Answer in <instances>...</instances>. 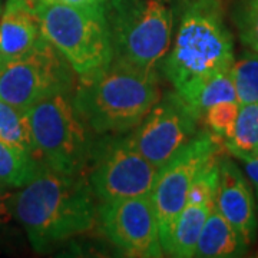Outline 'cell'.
Returning <instances> with one entry per match:
<instances>
[{
	"label": "cell",
	"mask_w": 258,
	"mask_h": 258,
	"mask_svg": "<svg viewBox=\"0 0 258 258\" xmlns=\"http://www.w3.org/2000/svg\"><path fill=\"white\" fill-rule=\"evenodd\" d=\"M0 141L23 149L35 157L28 112L0 99ZM36 158V157H35Z\"/></svg>",
	"instance_id": "obj_19"
},
{
	"label": "cell",
	"mask_w": 258,
	"mask_h": 258,
	"mask_svg": "<svg viewBox=\"0 0 258 258\" xmlns=\"http://www.w3.org/2000/svg\"><path fill=\"white\" fill-rule=\"evenodd\" d=\"M13 218V192L0 186V231L5 230Z\"/></svg>",
	"instance_id": "obj_24"
},
{
	"label": "cell",
	"mask_w": 258,
	"mask_h": 258,
	"mask_svg": "<svg viewBox=\"0 0 258 258\" xmlns=\"http://www.w3.org/2000/svg\"><path fill=\"white\" fill-rule=\"evenodd\" d=\"M176 92L182 96L194 113L203 120L205 111L220 102H237L230 71L214 72L195 78Z\"/></svg>",
	"instance_id": "obj_16"
},
{
	"label": "cell",
	"mask_w": 258,
	"mask_h": 258,
	"mask_svg": "<svg viewBox=\"0 0 258 258\" xmlns=\"http://www.w3.org/2000/svg\"><path fill=\"white\" fill-rule=\"evenodd\" d=\"M2 10H3V6H2V0H0V16H2Z\"/></svg>",
	"instance_id": "obj_27"
},
{
	"label": "cell",
	"mask_w": 258,
	"mask_h": 258,
	"mask_svg": "<svg viewBox=\"0 0 258 258\" xmlns=\"http://www.w3.org/2000/svg\"><path fill=\"white\" fill-rule=\"evenodd\" d=\"M247 244L235 228L215 207L204 224L194 257H240L247 251Z\"/></svg>",
	"instance_id": "obj_15"
},
{
	"label": "cell",
	"mask_w": 258,
	"mask_h": 258,
	"mask_svg": "<svg viewBox=\"0 0 258 258\" xmlns=\"http://www.w3.org/2000/svg\"><path fill=\"white\" fill-rule=\"evenodd\" d=\"M113 60L159 74L174 35L171 0H106Z\"/></svg>",
	"instance_id": "obj_4"
},
{
	"label": "cell",
	"mask_w": 258,
	"mask_h": 258,
	"mask_svg": "<svg viewBox=\"0 0 258 258\" xmlns=\"http://www.w3.org/2000/svg\"><path fill=\"white\" fill-rule=\"evenodd\" d=\"M215 204H186L161 235L162 251L178 258L194 257L204 224Z\"/></svg>",
	"instance_id": "obj_14"
},
{
	"label": "cell",
	"mask_w": 258,
	"mask_h": 258,
	"mask_svg": "<svg viewBox=\"0 0 258 258\" xmlns=\"http://www.w3.org/2000/svg\"><path fill=\"white\" fill-rule=\"evenodd\" d=\"M158 169L139 152L131 132L105 134L95 138L86 178L103 203L149 194Z\"/></svg>",
	"instance_id": "obj_7"
},
{
	"label": "cell",
	"mask_w": 258,
	"mask_h": 258,
	"mask_svg": "<svg viewBox=\"0 0 258 258\" xmlns=\"http://www.w3.org/2000/svg\"><path fill=\"white\" fill-rule=\"evenodd\" d=\"M241 161L244 164V169L247 172V176L249 178V181L252 182L258 194V154L252 155V157L241 158Z\"/></svg>",
	"instance_id": "obj_25"
},
{
	"label": "cell",
	"mask_w": 258,
	"mask_h": 258,
	"mask_svg": "<svg viewBox=\"0 0 258 258\" xmlns=\"http://www.w3.org/2000/svg\"><path fill=\"white\" fill-rule=\"evenodd\" d=\"M159 98V74L113 59L101 69L78 76L72 93L76 111L95 135L134 131Z\"/></svg>",
	"instance_id": "obj_2"
},
{
	"label": "cell",
	"mask_w": 258,
	"mask_h": 258,
	"mask_svg": "<svg viewBox=\"0 0 258 258\" xmlns=\"http://www.w3.org/2000/svg\"><path fill=\"white\" fill-rule=\"evenodd\" d=\"M201 119L174 91L161 95L134 131L132 139L149 162L161 168L181 147L198 134Z\"/></svg>",
	"instance_id": "obj_11"
},
{
	"label": "cell",
	"mask_w": 258,
	"mask_h": 258,
	"mask_svg": "<svg viewBox=\"0 0 258 258\" xmlns=\"http://www.w3.org/2000/svg\"><path fill=\"white\" fill-rule=\"evenodd\" d=\"M45 3H56V5H71V6H82V5H93L102 3L105 0H39Z\"/></svg>",
	"instance_id": "obj_26"
},
{
	"label": "cell",
	"mask_w": 258,
	"mask_h": 258,
	"mask_svg": "<svg viewBox=\"0 0 258 258\" xmlns=\"http://www.w3.org/2000/svg\"><path fill=\"white\" fill-rule=\"evenodd\" d=\"M43 37L32 0H6L0 16V68L18 60Z\"/></svg>",
	"instance_id": "obj_13"
},
{
	"label": "cell",
	"mask_w": 258,
	"mask_h": 258,
	"mask_svg": "<svg viewBox=\"0 0 258 258\" xmlns=\"http://www.w3.org/2000/svg\"><path fill=\"white\" fill-rule=\"evenodd\" d=\"M225 149L238 159L258 154V102L240 105L234 132Z\"/></svg>",
	"instance_id": "obj_18"
},
{
	"label": "cell",
	"mask_w": 258,
	"mask_h": 258,
	"mask_svg": "<svg viewBox=\"0 0 258 258\" xmlns=\"http://www.w3.org/2000/svg\"><path fill=\"white\" fill-rule=\"evenodd\" d=\"M96 221L105 237L123 255L162 257L159 224L149 194L99 203Z\"/></svg>",
	"instance_id": "obj_10"
},
{
	"label": "cell",
	"mask_w": 258,
	"mask_h": 258,
	"mask_svg": "<svg viewBox=\"0 0 258 258\" xmlns=\"http://www.w3.org/2000/svg\"><path fill=\"white\" fill-rule=\"evenodd\" d=\"M42 35L69 62L78 76L93 72L113 57L105 2L71 6L32 0Z\"/></svg>",
	"instance_id": "obj_5"
},
{
	"label": "cell",
	"mask_w": 258,
	"mask_h": 258,
	"mask_svg": "<svg viewBox=\"0 0 258 258\" xmlns=\"http://www.w3.org/2000/svg\"><path fill=\"white\" fill-rule=\"evenodd\" d=\"M85 174H63L40 166L13 192V215L37 252L82 235L96 224L98 205Z\"/></svg>",
	"instance_id": "obj_1"
},
{
	"label": "cell",
	"mask_w": 258,
	"mask_h": 258,
	"mask_svg": "<svg viewBox=\"0 0 258 258\" xmlns=\"http://www.w3.org/2000/svg\"><path fill=\"white\" fill-rule=\"evenodd\" d=\"M221 155L211 158L200 174L194 179L192 185L188 191L186 204H215L218 184H220V161ZM185 204V205H186Z\"/></svg>",
	"instance_id": "obj_21"
},
{
	"label": "cell",
	"mask_w": 258,
	"mask_h": 258,
	"mask_svg": "<svg viewBox=\"0 0 258 258\" xmlns=\"http://www.w3.org/2000/svg\"><path fill=\"white\" fill-rule=\"evenodd\" d=\"M40 166L32 154L0 141V186L19 189L36 175Z\"/></svg>",
	"instance_id": "obj_17"
},
{
	"label": "cell",
	"mask_w": 258,
	"mask_h": 258,
	"mask_svg": "<svg viewBox=\"0 0 258 258\" xmlns=\"http://www.w3.org/2000/svg\"><path fill=\"white\" fill-rule=\"evenodd\" d=\"M26 112L40 165L63 174H85L96 135L76 111L72 93L56 95Z\"/></svg>",
	"instance_id": "obj_6"
},
{
	"label": "cell",
	"mask_w": 258,
	"mask_h": 258,
	"mask_svg": "<svg viewBox=\"0 0 258 258\" xmlns=\"http://www.w3.org/2000/svg\"><path fill=\"white\" fill-rule=\"evenodd\" d=\"M172 5L175 36L161 64L166 81L178 91L195 78L230 71L234 39L220 0H176Z\"/></svg>",
	"instance_id": "obj_3"
},
{
	"label": "cell",
	"mask_w": 258,
	"mask_h": 258,
	"mask_svg": "<svg viewBox=\"0 0 258 258\" xmlns=\"http://www.w3.org/2000/svg\"><path fill=\"white\" fill-rule=\"evenodd\" d=\"M240 103L238 102H220L210 106L204 113L203 120L211 132L220 135L225 141L231 138L234 125L238 116Z\"/></svg>",
	"instance_id": "obj_23"
},
{
	"label": "cell",
	"mask_w": 258,
	"mask_h": 258,
	"mask_svg": "<svg viewBox=\"0 0 258 258\" xmlns=\"http://www.w3.org/2000/svg\"><path fill=\"white\" fill-rule=\"evenodd\" d=\"M224 149L225 139L220 135L211 131H198L158 169L149 195L157 212L159 235L182 211L188 191L204 165L211 158L221 155Z\"/></svg>",
	"instance_id": "obj_9"
},
{
	"label": "cell",
	"mask_w": 258,
	"mask_h": 258,
	"mask_svg": "<svg viewBox=\"0 0 258 258\" xmlns=\"http://www.w3.org/2000/svg\"><path fill=\"white\" fill-rule=\"evenodd\" d=\"M215 208L227 218L247 245L255 240L257 215L251 186L235 162L224 157L220 161Z\"/></svg>",
	"instance_id": "obj_12"
},
{
	"label": "cell",
	"mask_w": 258,
	"mask_h": 258,
	"mask_svg": "<svg viewBox=\"0 0 258 258\" xmlns=\"http://www.w3.org/2000/svg\"><path fill=\"white\" fill-rule=\"evenodd\" d=\"M241 42L258 53V0H241L234 10Z\"/></svg>",
	"instance_id": "obj_22"
},
{
	"label": "cell",
	"mask_w": 258,
	"mask_h": 258,
	"mask_svg": "<svg viewBox=\"0 0 258 258\" xmlns=\"http://www.w3.org/2000/svg\"><path fill=\"white\" fill-rule=\"evenodd\" d=\"M78 75L45 36L28 55L0 68V99L29 111L62 93H74Z\"/></svg>",
	"instance_id": "obj_8"
},
{
	"label": "cell",
	"mask_w": 258,
	"mask_h": 258,
	"mask_svg": "<svg viewBox=\"0 0 258 258\" xmlns=\"http://www.w3.org/2000/svg\"><path fill=\"white\" fill-rule=\"evenodd\" d=\"M230 75L240 105L258 102V53L251 49L244 50L238 59H234Z\"/></svg>",
	"instance_id": "obj_20"
}]
</instances>
